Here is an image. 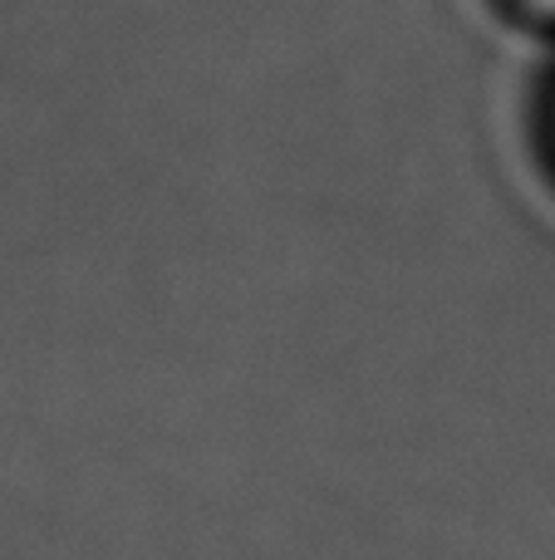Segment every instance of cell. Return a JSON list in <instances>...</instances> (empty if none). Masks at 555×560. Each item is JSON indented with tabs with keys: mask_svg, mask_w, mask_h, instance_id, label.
Listing matches in <instances>:
<instances>
[{
	"mask_svg": "<svg viewBox=\"0 0 555 560\" xmlns=\"http://www.w3.org/2000/svg\"><path fill=\"white\" fill-rule=\"evenodd\" d=\"M541 5H546V10H555V0H541Z\"/></svg>",
	"mask_w": 555,
	"mask_h": 560,
	"instance_id": "6da1fadb",
	"label": "cell"
}]
</instances>
